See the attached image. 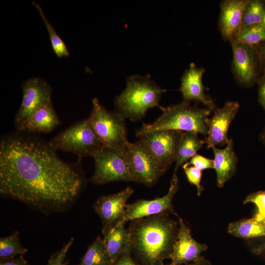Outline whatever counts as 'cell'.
I'll use <instances>...</instances> for the list:
<instances>
[{"instance_id": "cell-26", "label": "cell", "mask_w": 265, "mask_h": 265, "mask_svg": "<svg viewBox=\"0 0 265 265\" xmlns=\"http://www.w3.org/2000/svg\"><path fill=\"white\" fill-rule=\"evenodd\" d=\"M265 2L260 0H247L242 17V26L263 23Z\"/></svg>"}, {"instance_id": "cell-6", "label": "cell", "mask_w": 265, "mask_h": 265, "mask_svg": "<svg viewBox=\"0 0 265 265\" xmlns=\"http://www.w3.org/2000/svg\"><path fill=\"white\" fill-rule=\"evenodd\" d=\"M87 119L103 145L121 150L128 141L125 118L116 110L106 109L97 98L92 100Z\"/></svg>"}, {"instance_id": "cell-8", "label": "cell", "mask_w": 265, "mask_h": 265, "mask_svg": "<svg viewBox=\"0 0 265 265\" xmlns=\"http://www.w3.org/2000/svg\"><path fill=\"white\" fill-rule=\"evenodd\" d=\"M122 150L135 182L151 186L163 174L140 140L135 142H127Z\"/></svg>"}, {"instance_id": "cell-31", "label": "cell", "mask_w": 265, "mask_h": 265, "mask_svg": "<svg viewBox=\"0 0 265 265\" xmlns=\"http://www.w3.org/2000/svg\"><path fill=\"white\" fill-rule=\"evenodd\" d=\"M193 166L199 170L214 168L213 159L203 157L202 155L196 154L182 165V167Z\"/></svg>"}, {"instance_id": "cell-39", "label": "cell", "mask_w": 265, "mask_h": 265, "mask_svg": "<svg viewBox=\"0 0 265 265\" xmlns=\"http://www.w3.org/2000/svg\"><path fill=\"white\" fill-rule=\"evenodd\" d=\"M262 221L265 223V218Z\"/></svg>"}, {"instance_id": "cell-32", "label": "cell", "mask_w": 265, "mask_h": 265, "mask_svg": "<svg viewBox=\"0 0 265 265\" xmlns=\"http://www.w3.org/2000/svg\"><path fill=\"white\" fill-rule=\"evenodd\" d=\"M258 101L265 111V72L258 80Z\"/></svg>"}, {"instance_id": "cell-24", "label": "cell", "mask_w": 265, "mask_h": 265, "mask_svg": "<svg viewBox=\"0 0 265 265\" xmlns=\"http://www.w3.org/2000/svg\"><path fill=\"white\" fill-rule=\"evenodd\" d=\"M233 39L244 44L256 46L265 41V25L262 23L242 26Z\"/></svg>"}, {"instance_id": "cell-20", "label": "cell", "mask_w": 265, "mask_h": 265, "mask_svg": "<svg viewBox=\"0 0 265 265\" xmlns=\"http://www.w3.org/2000/svg\"><path fill=\"white\" fill-rule=\"evenodd\" d=\"M126 222L123 220L113 228L102 231L103 239L111 264L115 262L126 251L129 245V235Z\"/></svg>"}, {"instance_id": "cell-3", "label": "cell", "mask_w": 265, "mask_h": 265, "mask_svg": "<svg viewBox=\"0 0 265 265\" xmlns=\"http://www.w3.org/2000/svg\"><path fill=\"white\" fill-rule=\"evenodd\" d=\"M166 91L157 85L149 74L132 75L127 78L125 89L115 97V110L132 121L141 120L149 108H160V98Z\"/></svg>"}, {"instance_id": "cell-27", "label": "cell", "mask_w": 265, "mask_h": 265, "mask_svg": "<svg viewBox=\"0 0 265 265\" xmlns=\"http://www.w3.org/2000/svg\"><path fill=\"white\" fill-rule=\"evenodd\" d=\"M32 4L38 11L39 13L46 26L51 41L52 48L54 53L59 58L69 56V52L68 51L65 44L57 34L53 27L47 20L46 17L44 15L42 7L38 3L35 1H32Z\"/></svg>"}, {"instance_id": "cell-37", "label": "cell", "mask_w": 265, "mask_h": 265, "mask_svg": "<svg viewBox=\"0 0 265 265\" xmlns=\"http://www.w3.org/2000/svg\"><path fill=\"white\" fill-rule=\"evenodd\" d=\"M259 138L261 141L265 146V128L264 129L263 131L262 132V133L260 134Z\"/></svg>"}, {"instance_id": "cell-36", "label": "cell", "mask_w": 265, "mask_h": 265, "mask_svg": "<svg viewBox=\"0 0 265 265\" xmlns=\"http://www.w3.org/2000/svg\"><path fill=\"white\" fill-rule=\"evenodd\" d=\"M163 265H175L172 264H167ZM184 265H212V264L211 262L206 259L203 256H201V257L197 261L191 262L190 263L185 264Z\"/></svg>"}, {"instance_id": "cell-29", "label": "cell", "mask_w": 265, "mask_h": 265, "mask_svg": "<svg viewBox=\"0 0 265 265\" xmlns=\"http://www.w3.org/2000/svg\"><path fill=\"white\" fill-rule=\"evenodd\" d=\"M74 240V238H71L64 244L61 248L51 256L46 265H68L69 260L67 258V254Z\"/></svg>"}, {"instance_id": "cell-1", "label": "cell", "mask_w": 265, "mask_h": 265, "mask_svg": "<svg viewBox=\"0 0 265 265\" xmlns=\"http://www.w3.org/2000/svg\"><path fill=\"white\" fill-rule=\"evenodd\" d=\"M45 139L16 131L0 142V193L41 212L60 210L79 196L85 183L80 159H60Z\"/></svg>"}, {"instance_id": "cell-2", "label": "cell", "mask_w": 265, "mask_h": 265, "mask_svg": "<svg viewBox=\"0 0 265 265\" xmlns=\"http://www.w3.org/2000/svg\"><path fill=\"white\" fill-rule=\"evenodd\" d=\"M127 230L131 251L140 265H163L173 252L179 224L163 213L132 220Z\"/></svg>"}, {"instance_id": "cell-18", "label": "cell", "mask_w": 265, "mask_h": 265, "mask_svg": "<svg viewBox=\"0 0 265 265\" xmlns=\"http://www.w3.org/2000/svg\"><path fill=\"white\" fill-rule=\"evenodd\" d=\"M60 124V121L51 100L43 104L16 128V131L29 133H46Z\"/></svg>"}, {"instance_id": "cell-22", "label": "cell", "mask_w": 265, "mask_h": 265, "mask_svg": "<svg viewBox=\"0 0 265 265\" xmlns=\"http://www.w3.org/2000/svg\"><path fill=\"white\" fill-rule=\"evenodd\" d=\"M228 232L234 236L245 239L265 237V223L254 218L230 223Z\"/></svg>"}, {"instance_id": "cell-16", "label": "cell", "mask_w": 265, "mask_h": 265, "mask_svg": "<svg viewBox=\"0 0 265 265\" xmlns=\"http://www.w3.org/2000/svg\"><path fill=\"white\" fill-rule=\"evenodd\" d=\"M178 218L179 232L177 240L174 246L170 259L171 264H187L198 260L208 246L196 241L192 237L190 228L182 218Z\"/></svg>"}, {"instance_id": "cell-12", "label": "cell", "mask_w": 265, "mask_h": 265, "mask_svg": "<svg viewBox=\"0 0 265 265\" xmlns=\"http://www.w3.org/2000/svg\"><path fill=\"white\" fill-rule=\"evenodd\" d=\"M239 108L238 102L229 101L221 107H216L213 110L212 116L206 121L208 132L205 141L207 149L227 145L229 140L228 129Z\"/></svg>"}, {"instance_id": "cell-33", "label": "cell", "mask_w": 265, "mask_h": 265, "mask_svg": "<svg viewBox=\"0 0 265 265\" xmlns=\"http://www.w3.org/2000/svg\"><path fill=\"white\" fill-rule=\"evenodd\" d=\"M111 265H137L132 259L129 243L125 253Z\"/></svg>"}, {"instance_id": "cell-28", "label": "cell", "mask_w": 265, "mask_h": 265, "mask_svg": "<svg viewBox=\"0 0 265 265\" xmlns=\"http://www.w3.org/2000/svg\"><path fill=\"white\" fill-rule=\"evenodd\" d=\"M243 204L254 203L257 211L253 218L259 221L265 218V190H260L250 193L245 198Z\"/></svg>"}, {"instance_id": "cell-35", "label": "cell", "mask_w": 265, "mask_h": 265, "mask_svg": "<svg viewBox=\"0 0 265 265\" xmlns=\"http://www.w3.org/2000/svg\"><path fill=\"white\" fill-rule=\"evenodd\" d=\"M260 61L262 73L265 72V41L255 46Z\"/></svg>"}, {"instance_id": "cell-14", "label": "cell", "mask_w": 265, "mask_h": 265, "mask_svg": "<svg viewBox=\"0 0 265 265\" xmlns=\"http://www.w3.org/2000/svg\"><path fill=\"white\" fill-rule=\"evenodd\" d=\"M23 99L14 122L17 126L29 117L45 102L51 100V85L40 78L25 81L22 86Z\"/></svg>"}, {"instance_id": "cell-23", "label": "cell", "mask_w": 265, "mask_h": 265, "mask_svg": "<svg viewBox=\"0 0 265 265\" xmlns=\"http://www.w3.org/2000/svg\"><path fill=\"white\" fill-rule=\"evenodd\" d=\"M110 258L103 238L98 237L90 244L77 265H111Z\"/></svg>"}, {"instance_id": "cell-34", "label": "cell", "mask_w": 265, "mask_h": 265, "mask_svg": "<svg viewBox=\"0 0 265 265\" xmlns=\"http://www.w3.org/2000/svg\"><path fill=\"white\" fill-rule=\"evenodd\" d=\"M0 265H30V264L23 255H19L18 257L11 258L0 259Z\"/></svg>"}, {"instance_id": "cell-15", "label": "cell", "mask_w": 265, "mask_h": 265, "mask_svg": "<svg viewBox=\"0 0 265 265\" xmlns=\"http://www.w3.org/2000/svg\"><path fill=\"white\" fill-rule=\"evenodd\" d=\"M205 72L204 67H198L193 63H190L181 77L179 90L182 95L183 101L200 103L207 108L213 110L216 108V105L212 97L205 93V90L207 88L202 81Z\"/></svg>"}, {"instance_id": "cell-11", "label": "cell", "mask_w": 265, "mask_h": 265, "mask_svg": "<svg viewBox=\"0 0 265 265\" xmlns=\"http://www.w3.org/2000/svg\"><path fill=\"white\" fill-rule=\"evenodd\" d=\"M180 187L176 173H173L167 193L161 197L152 200L140 199L127 204L124 221L127 222L134 219L163 213L177 215L173 206V199Z\"/></svg>"}, {"instance_id": "cell-25", "label": "cell", "mask_w": 265, "mask_h": 265, "mask_svg": "<svg viewBox=\"0 0 265 265\" xmlns=\"http://www.w3.org/2000/svg\"><path fill=\"white\" fill-rule=\"evenodd\" d=\"M28 250L19 240V233L15 231L11 235L0 238V259L11 258L23 255Z\"/></svg>"}, {"instance_id": "cell-21", "label": "cell", "mask_w": 265, "mask_h": 265, "mask_svg": "<svg viewBox=\"0 0 265 265\" xmlns=\"http://www.w3.org/2000/svg\"><path fill=\"white\" fill-rule=\"evenodd\" d=\"M205 143L206 141L200 138L198 133L183 132L175 160L174 173H176L181 166L196 155Z\"/></svg>"}, {"instance_id": "cell-9", "label": "cell", "mask_w": 265, "mask_h": 265, "mask_svg": "<svg viewBox=\"0 0 265 265\" xmlns=\"http://www.w3.org/2000/svg\"><path fill=\"white\" fill-rule=\"evenodd\" d=\"M230 42L233 52L232 70L236 80L242 87H250L257 83L262 73L256 48L234 39Z\"/></svg>"}, {"instance_id": "cell-13", "label": "cell", "mask_w": 265, "mask_h": 265, "mask_svg": "<svg viewBox=\"0 0 265 265\" xmlns=\"http://www.w3.org/2000/svg\"><path fill=\"white\" fill-rule=\"evenodd\" d=\"M134 192L127 187L112 194L100 196L93 204V208L100 218L102 230L110 229L124 220L127 201Z\"/></svg>"}, {"instance_id": "cell-19", "label": "cell", "mask_w": 265, "mask_h": 265, "mask_svg": "<svg viewBox=\"0 0 265 265\" xmlns=\"http://www.w3.org/2000/svg\"><path fill=\"white\" fill-rule=\"evenodd\" d=\"M214 154V169L216 174V185L221 187L235 174L238 164V157L234 151V143L229 138L223 149L212 148Z\"/></svg>"}, {"instance_id": "cell-4", "label": "cell", "mask_w": 265, "mask_h": 265, "mask_svg": "<svg viewBox=\"0 0 265 265\" xmlns=\"http://www.w3.org/2000/svg\"><path fill=\"white\" fill-rule=\"evenodd\" d=\"M191 103L183 101L167 107L161 106L162 114L152 123L143 124L136 132V137H139L148 132L164 130L194 132L206 136L208 129L206 121L212 110L192 106Z\"/></svg>"}, {"instance_id": "cell-30", "label": "cell", "mask_w": 265, "mask_h": 265, "mask_svg": "<svg viewBox=\"0 0 265 265\" xmlns=\"http://www.w3.org/2000/svg\"><path fill=\"white\" fill-rule=\"evenodd\" d=\"M185 174L189 183L196 186L198 196H200L204 190V187L201 185L202 171L193 166L183 167Z\"/></svg>"}, {"instance_id": "cell-7", "label": "cell", "mask_w": 265, "mask_h": 265, "mask_svg": "<svg viewBox=\"0 0 265 265\" xmlns=\"http://www.w3.org/2000/svg\"><path fill=\"white\" fill-rule=\"evenodd\" d=\"M95 170L90 179L96 185L117 181L135 182L122 149L103 146L93 157Z\"/></svg>"}, {"instance_id": "cell-38", "label": "cell", "mask_w": 265, "mask_h": 265, "mask_svg": "<svg viewBox=\"0 0 265 265\" xmlns=\"http://www.w3.org/2000/svg\"><path fill=\"white\" fill-rule=\"evenodd\" d=\"M263 23L265 25V16L264 18Z\"/></svg>"}, {"instance_id": "cell-17", "label": "cell", "mask_w": 265, "mask_h": 265, "mask_svg": "<svg viewBox=\"0 0 265 265\" xmlns=\"http://www.w3.org/2000/svg\"><path fill=\"white\" fill-rule=\"evenodd\" d=\"M247 0H225L220 3L218 28L224 40L230 41L242 26Z\"/></svg>"}, {"instance_id": "cell-10", "label": "cell", "mask_w": 265, "mask_h": 265, "mask_svg": "<svg viewBox=\"0 0 265 265\" xmlns=\"http://www.w3.org/2000/svg\"><path fill=\"white\" fill-rule=\"evenodd\" d=\"M182 133L178 131H157L139 137L163 174L175 162Z\"/></svg>"}, {"instance_id": "cell-5", "label": "cell", "mask_w": 265, "mask_h": 265, "mask_svg": "<svg viewBox=\"0 0 265 265\" xmlns=\"http://www.w3.org/2000/svg\"><path fill=\"white\" fill-rule=\"evenodd\" d=\"M49 142L56 151L73 153L80 159L86 156L93 157L103 146L87 118L60 132Z\"/></svg>"}]
</instances>
